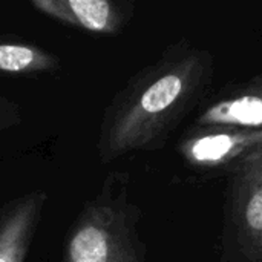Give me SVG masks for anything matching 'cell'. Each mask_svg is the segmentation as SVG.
Wrapping results in <instances>:
<instances>
[{"label": "cell", "mask_w": 262, "mask_h": 262, "mask_svg": "<svg viewBox=\"0 0 262 262\" xmlns=\"http://www.w3.org/2000/svg\"><path fill=\"white\" fill-rule=\"evenodd\" d=\"M193 75L195 60L175 63L126 95L106 123L101 157L149 146L189 95Z\"/></svg>", "instance_id": "cell-1"}, {"label": "cell", "mask_w": 262, "mask_h": 262, "mask_svg": "<svg viewBox=\"0 0 262 262\" xmlns=\"http://www.w3.org/2000/svg\"><path fill=\"white\" fill-rule=\"evenodd\" d=\"M66 262H143L120 203L103 195L83 210L68 241Z\"/></svg>", "instance_id": "cell-2"}, {"label": "cell", "mask_w": 262, "mask_h": 262, "mask_svg": "<svg viewBox=\"0 0 262 262\" xmlns=\"http://www.w3.org/2000/svg\"><path fill=\"white\" fill-rule=\"evenodd\" d=\"M235 207L241 233L262 255V149L243 157L236 177Z\"/></svg>", "instance_id": "cell-3"}, {"label": "cell", "mask_w": 262, "mask_h": 262, "mask_svg": "<svg viewBox=\"0 0 262 262\" xmlns=\"http://www.w3.org/2000/svg\"><path fill=\"white\" fill-rule=\"evenodd\" d=\"M45 203L43 193L23 196L0 212V262H23Z\"/></svg>", "instance_id": "cell-4"}, {"label": "cell", "mask_w": 262, "mask_h": 262, "mask_svg": "<svg viewBox=\"0 0 262 262\" xmlns=\"http://www.w3.org/2000/svg\"><path fill=\"white\" fill-rule=\"evenodd\" d=\"M32 5L57 20L95 32H114L121 20L117 6L107 0H38Z\"/></svg>", "instance_id": "cell-5"}, {"label": "cell", "mask_w": 262, "mask_h": 262, "mask_svg": "<svg viewBox=\"0 0 262 262\" xmlns=\"http://www.w3.org/2000/svg\"><path fill=\"white\" fill-rule=\"evenodd\" d=\"M259 149H262V129L200 137L187 144L186 152L195 163L220 164L226 160H233L238 154L246 157Z\"/></svg>", "instance_id": "cell-6"}, {"label": "cell", "mask_w": 262, "mask_h": 262, "mask_svg": "<svg viewBox=\"0 0 262 262\" xmlns=\"http://www.w3.org/2000/svg\"><path fill=\"white\" fill-rule=\"evenodd\" d=\"M201 121L204 124L262 129V84L216 103L203 115Z\"/></svg>", "instance_id": "cell-7"}, {"label": "cell", "mask_w": 262, "mask_h": 262, "mask_svg": "<svg viewBox=\"0 0 262 262\" xmlns=\"http://www.w3.org/2000/svg\"><path fill=\"white\" fill-rule=\"evenodd\" d=\"M54 64V58L37 48L15 43L0 45V71L3 72H35Z\"/></svg>", "instance_id": "cell-8"}]
</instances>
